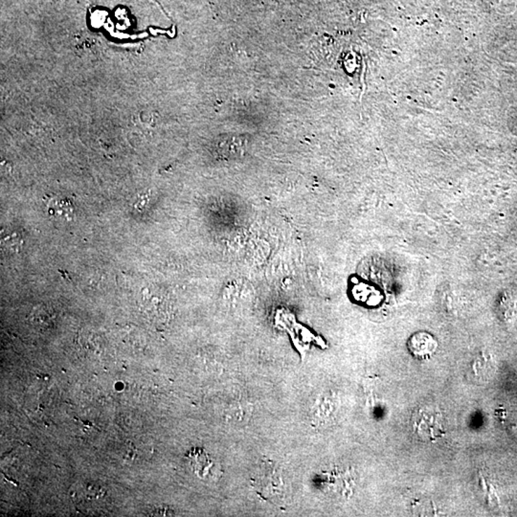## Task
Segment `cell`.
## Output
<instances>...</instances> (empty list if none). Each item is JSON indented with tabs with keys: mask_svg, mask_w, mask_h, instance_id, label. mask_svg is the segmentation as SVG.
Here are the masks:
<instances>
[{
	"mask_svg": "<svg viewBox=\"0 0 517 517\" xmlns=\"http://www.w3.org/2000/svg\"><path fill=\"white\" fill-rule=\"evenodd\" d=\"M252 485L261 497L280 503L287 495V484L283 471L274 462L264 460L260 464L251 479Z\"/></svg>",
	"mask_w": 517,
	"mask_h": 517,
	"instance_id": "1",
	"label": "cell"
},
{
	"mask_svg": "<svg viewBox=\"0 0 517 517\" xmlns=\"http://www.w3.org/2000/svg\"><path fill=\"white\" fill-rule=\"evenodd\" d=\"M412 427L422 440L435 441L445 435L442 415L431 409L419 408L412 417Z\"/></svg>",
	"mask_w": 517,
	"mask_h": 517,
	"instance_id": "2",
	"label": "cell"
},
{
	"mask_svg": "<svg viewBox=\"0 0 517 517\" xmlns=\"http://www.w3.org/2000/svg\"><path fill=\"white\" fill-rule=\"evenodd\" d=\"M73 501L83 509H89L91 503H97L104 500L107 490L103 485L94 482H82L75 485L74 490L71 492Z\"/></svg>",
	"mask_w": 517,
	"mask_h": 517,
	"instance_id": "3",
	"label": "cell"
},
{
	"mask_svg": "<svg viewBox=\"0 0 517 517\" xmlns=\"http://www.w3.org/2000/svg\"><path fill=\"white\" fill-rule=\"evenodd\" d=\"M408 348L414 358L419 361H427L437 351L438 342L430 333L419 332L409 338Z\"/></svg>",
	"mask_w": 517,
	"mask_h": 517,
	"instance_id": "4",
	"label": "cell"
},
{
	"mask_svg": "<svg viewBox=\"0 0 517 517\" xmlns=\"http://www.w3.org/2000/svg\"><path fill=\"white\" fill-rule=\"evenodd\" d=\"M159 294H154L151 290L144 293L141 299V311L144 316L152 321H164L168 311L166 301Z\"/></svg>",
	"mask_w": 517,
	"mask_h": 517,
	"instance_id": "5",
	"label": "cell"
},
{
	"mask_svg": "<svg viewBox=\"0 0 517 517\" xmlns=\"http://www.w3.org/2000/svg\"><path fill=\"white\" fill-rule=\"evenodd\" d=\"M189 463L191 469L201 478H206L211 474L214 462L212 461L209 454L206 450L199 448H194L188 452Z\"/></svg>",
	"mask_w": 517,
	"mask_h": 517,
	"instance_id": "6",
	"label": "cell"
},
{
	"mask_svg": "<svg viewBox=\"0 0 517 517\" xmlns=\"http://www.w3.org/2000/svg\"><path fill=\"white\" fill-rule=\"evenodd\" d=\"M29 320L35 329L41 332H47L55 326L56 314L48 307L39 305L33 309Z\"/></svg>",
	"mask_w": 517,
	"mask_h": 517,
	"instance_id": "7",
	"label": "cell"
},
{
	"mask_svg": "<svg viewBox=\"0 0 517 517\" xmlns=\"http://www.w3.org/2000/svg\"><path fill=\"white\" fill-rule=\"evenodd\" d=\"M49 214L59 219H70L73 214V206L67 199H56L49 203Z\"/></svg>",
	"mask_w": 517,
	"mask_h": 517,
	"instance_id": "8",
	"label": "cell"
},
{
	"mask_svg": "<svg viewBox=\"0 0 517 517\" xmlns=\"http://www.w3.org/2000/svg\"><path fill=\"white\" fill-rule=\"evenodd\" d=\"M472 371L474 376L483 379L490 372V361L489 358H485L484 354H481L472 363Z\"/></svg>",
	"mask_w": 517,
	"mask_h": 517,
	"instance_id": "9",
	"label": "cell"
},
{
	"mask_svg": "<svg viewBox=\"0 0 517 517\" xmlns=\"http://www.w3.org/2000/svg\"><path fill=\"white\" fill-rule=\"evenodd\" d=\"M23 241L20 235L17 233H13V234L5 235L2 237V246L7 251H18L22 248Z\"/></svg>",
	"mask_w": 517,
	"mask_h": 517,
	"instance_id": "10",
	"label": "cell"
}]
</instances>
